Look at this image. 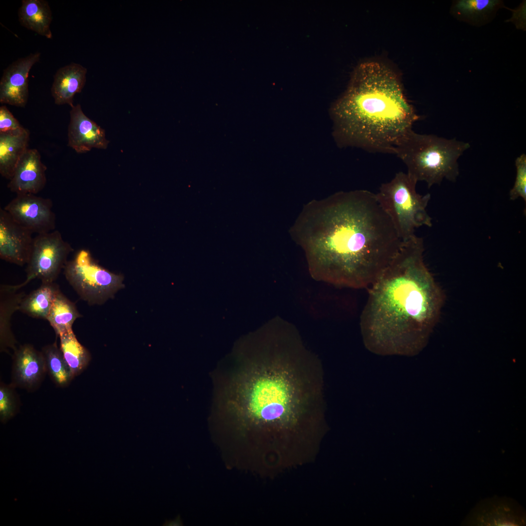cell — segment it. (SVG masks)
I'll return each mask as SVG.
<instances>
[{
    "mask_svg": "<svg viewBox=\"0 0 526 526\" xmlns=\"http://www.w3.org/2000/svg\"><path fill=\"white\" fill-rule=\"evenodd\" d=\"M516 176L514 185L509 192L510 199L514 200L519 197L526 202V155L522 154L515 160Z\"/></svg>",
    "mask_w": 526,
    "mask_h": 526,
    "instance_id": "obj_25",
    "label": "cell"
},
{
    "mask_svg": "<svg viewBox=\"0 0 526 526\" xmlns=\"http://www.w3.org/2000/svg\"><path fill=\"white\" fill-rule=\"evenodd\" d=\"M292 233L313 278L355 289L367 288L402 242L376 193L363 189L310 203Z\"/></svg>",
    "mask_w": 526,
    "mask_h": 526,
    "instance_id": "obj_1",
    "label": "cell"
},
{
    "mask_svg": "<svg viewBox=\"0 0 526 526\" xmlns=\"http://www.w3.org/2000/svg\"><path fill=\"white\" fill-rule=\"evenodd\" d=\"M3 208L17 223L33 233H48L56 228V215L49 198L33 194H17Z\"/></svg>",
    "mask_w": 526,
    "mask_h": 526,
    "instance_id": "obj_9",
    "label": "cell"
},
{
    "mask_svg": "<svg viewBox=\"0 0 526 526\" xmlns=\"http://www.w3.org/2000/svg\"><path fill=\"white\" fill-rule=\"evenodd\" d=\"M46 166L36 149H28L7 184L9 189L16 194H37L46 184Z\"/></svg>",
    "mask_w": 526,
    "mask_h": 526,
    "instance_id": "obj_13",
    "label": "cell"
},
{
    "mask_svg": "<svg viewBox=\"0 0 526 526\" xmlns=\"http://www.w3.org/2000/svg\"><path fill=\"white\" fill-rule=\"evenodd\" d=\"M75 304L60 291L54 300L46 320L54 329L57 336L72 329L75 321L82 317Z\"/></svg>",
    "mask_w": 526,
    "mask_h": 526,
    "instance_id": "obj_21",
    "label": "cell"
},
{
    "mask_svg": "<svg viewBox=\"0 0 526 526\" xmlns=\"http://www.w3.org/2000/svg\"><path fill=\"white\" fill-rule=\"evenodd\" d=\"M417 183L407 173L399 172L391 180L382 184L376 193L402 241L414 235L416 228L432 225V218L427 211L431 195L417 193Z\"/></svg>",
    "mask_w": 526,
    "mask_h": 526,
    "instance_id": "obj_5",
    "label": "cell"
},
{
    "mask_svg": "<svg viewBox=\"0 0 526 526\" xmlns=\"http://www.w3.org/2000/svg\"><path fill=\"white\" fill-rule=\"evenodd\" d=\"M40 53H31L10 64L0 81V103L24 108L27 103L28 75L33 65L40 59Z\"/></svg>",
    "mask_w": 526,
    "mask_h": 526,
    "instance_id": "obj_11",
    "label": "cell"
},
{
    "mask_svg": "<svg viewBox=\"0 0 526 526\" xmlns=\"http://www.w3.org/2000/svg\"><path fill=\"white\" fill-rule=\"evenodd\" d=\"M60 290L56 283H41L37 289L26 295L19 311L33 318L47 319L54 300Z\"/></svg>",
    "mask_w": 526,
    "mask_h": 526,
    "instance_id": "obj_20",
    "label": "cell"
},
{
    "mask_svg": "<svg viewBox=\"0 0 526 526\" xmlns=\"http://www.w3.org/2000/svg\"><path fill=\"white\" fill-rule=\"evenodd\" d=\"M503 6L498 0H457L452 2L450 12L457 19L478 26L490 21Z\"/></svg>",
    "mask_w": 526,
    "mask_h": 526,
    "instance_id": "obj_18",
    "label": "cell"
},
{
    "mask_svg": "<svg viewBox=\"0 0 526 526\" xmlns=\"http://www.w3.org/2000/svg\"><path fill=\"white\" fill-rule=\"evenodd\" d=\"M73 251L74 248L63 239L58 230L38 234L34 238L32 251L26 264V278L17 286L21 289L35 279L40 280L41 283L54 282Z\"/></svg>",
    "mask_w": 526,
    "mask_h": 526,
    "instance_id": "obj_8",
    "label": "cell"
},
{
    "mask_svg": "<svg viewBox=\"0 0 526 526\" xmlns=\"http://www.w3.org/2000/svg\"><path fill=\"white\" fill-rule=\"evenodd\" d=\"M19 20L26 28L47 38H52V12L44 0H22L18 11Z\"/></svg>",
    "mask_w": 526,
    "mask_h": 526,
    "instance_id": "obj_19",
    "label": "cell"
},
{
    "mask_svg": "<svg viewBox=\"0 0 526 526\" xmlns=\"http://www.w3.org/2000/svg\"><path fill=\"white\" fill-rule=\"evenodd\" d=\"M424 251L422 238L414 235L402 241L367 288L360 327L371 352L412 356L427 344L439 319L445 296L425 263Z\"/></svg>",
    "mask_w": 526,
    "mask_h": 526,
    "instance_id": "obj_2",
    "label": "cell"
},
{
    "mask_svg": "<svg viewBox=\"0 0 526 526\" xmlns=\"http://www.w3.org/2000/svg\"><path fill=\"white\" fill-rule=\"evenodd\" d=\"M525 7L526 5L525 4L519 6L517 10H513L518 15V18L513 21L518 28L524 29L526 28Z\"/></svg>",
    "mask_w": 526,
    "mask_h": 526,
    "instance_id": "obj_27",
    "label": "cell"
},
{
    "mask_svg": "<svg viewBox=\"0 0 526 526\" xmlns=\"http://www.w3.org/2000/svg\"><path fill=\"white\" fill-rule=\"evenodd\" d=\"M87 69L72 62L59 68L54 76L51 94L56 105H69L72 107L75 95L80 93L86 81Z\"/></svg>",
    "mask_w": 526,
    "mask_h": 526,
    "instance_id": "obj_15",
    "label": "cell"
},
{
    "mask_svg": "<svg viewBox=\"0 0 526 526\" xmlns=\"http://www.w3.org/2000/svg\"><path fill=\"white\" fill-rule=\"evenodd\" d=\"M47 372L41 351L25 344L14 350L12 385L27 390L38 386Z\"/></svg>",
    "mask_w": 526,
    "mask_h": 526,
    "instance_id": "obj_14",
    "label": "cell"
},
{
    "mask_svg": "<svg viewBox=\"0 0 526 526\" xmlns=\"http://www.w3.org/2000/svg\"><path fill=\"white\" fill-rule=\"evenodd\" d=\"M7 107H0V133L10 132L23 128Z\"/></svg>",
    "mask_w": 526,
    "mask_h": 526,
    "instance_id": "obj_26",
    "label": "cell"
},
{
    "mask_svg": "<svg viewBox=\"0 0 526 526\" xmlns=\"http://www.w3.org/2000/svg\"><path fill=\"white\" fill-rule=\"evenodd\" d=\"M33 233L0 208V258L19 266L26 264L32 251Z\"/></svg>",
    "mask_w": 526,
    "mask_h": 526,
    "instance_id": "obj_10",
    "label": "cell"
},
{
    "mask_svg": "<svg viewBox=\"0 0 526 526\" xmlns=\"http://www.w3.org/2000/svg\"><path fill=\"white\" fill-rule=\"evenodd\" d=\"M12 385L3 383L0 386V418L2 422H6L16 414L18 400Z\"/></svg>",
    "mask_w": 526,
    "mask_h": 526,
    "instance_id": "obj_24",
    "label": "cell"
},
{
    "mask_svg": "<svg viewBox=\"0 0 526 526\" xmlns=\"http://www.w3.org/2000/svg\"><path fill=\"white\" fill-rule=\"evenodd\" d=\"M273 370L252 377L244 386L242 402L244 415L261 424H285L293 420L291 395L284 379Z\"/></svg>",
    "mask_w": 526,
    "mask_h": 526,
    "instance_id": "obj_6",
    "label": "cell"
},
{
    "mask_svg": "<svg viewBox=\"0 0 526 526\" xmlns=\"http://www.w3.org/2000/svg\"><path fill=\"white\" fill-rule=\"evenodd\" d=\"M16 285L1 284L0 287V350L10 348L16 349V340L11 330L13 314L19 310L21 301L26 295Z\"/></svg>",
    "mask_w": 526,
    "mask_h": 526,
    "instance_id": "obj_17",
    "label": "cell"
},
{
    "mask_svg": "<svg viewBox=\"0 0 526 526\" xmlns=\"http://www.w3.org/2000/svg\"><path fill=\"white\" fill-rule=\"evenodd\" d=\"M63 273L80 298L90 305L104 304L124 287L122 276L101 266L86 249L67 261Z\"/></svg>",
    "mask_w": 526,
    "mask_h": 526,
    "instance_id": "obj_7",
    "label": "cell"
},
{
    "mask_svg": "<svg viewBox=\"0 0 526 526\" xmlns=\"http://www.w3.org/2000/svg\"><path fill=\"white\" fill-rule=\"evenodd\" d=\"M334 136L340 146L394 154L419 119L396 74L383 63L358 65L331 108Z\"/></svg>",
    "mask_w": 526,
    "mask_h": 526,
    "instance_id": "obj_3",
    "label": "cell"
},
{
    "mask_svg": "<svg viewBox=\"0 0 526 526\" xmlns=\"http://www.w3.org/2000/svg\"><path fill=\"white\" fill-rule=\"evenodd\" d=\"M59 337L60 349L74 378L81 373L88 366L91 360L90 354L78 342L72 329L62 333Z\"/></svg>",
    "mask_w": 526,
    "mask_h": 526,
    "instance_id": "obj_22",
    "label": "cell"
},
{
    "mask_svg": "<svg viewBox=\"0 0 526 526\" xmlns=\"http://www.w3.org/2000/svg\"><path fill=\"white\" fill-rule=\"evenodd\" d=\"M41 351L44 357L46 371L53 382L58 387L67 386L73 377L56 342L45 346Z\"/></svg>",
    "mask_w": 526,
    "mask_h": 526,
    "instance_id": "obj_23",
    "label": "cell"
},
{
    "mask_svg": "<svg viewBox=\"0 0 526 526\" xmlns=\"http://www.w3.org/2000/svg\"><path fill=\"white\" fill-rule=\"evenodd\" d=\"M470 147L468 143L431 134L410 132L395 149L394 154L407 168V173L431 188L444 179L455 182L459 175L457 160Z\"/></svg>",
    "mask_w": 526,
    "mask_h": 526,
    "instance_id": "obj_4",
    "label": "cell"
},
{
    "mask_svg": "<svg viewBox=\"0 0 526 526\" xmlns=\"http://www.w3.org/2000/svg\"><path fill=\"white\" fill-rule=\"evenodd\" d=\"M68 128V146L78 153L92 149H106L109 143L105 130L83 113L81 105L71 107Z\"/></svg>",
    "mask_w": 526,
    "mask_h": 526,
    "instance_id": "obj_12",
    "label": "cell"
},
{
    "mask_svg": "<svg viewBox=\"0 0 526 526\" xmlns=\"http://www.w3.org/2000/svg\"><path fill=\"white\" fill-rule=\"evenodd\" d=\"M29 131L25 128L0 133V173L10 180L19 161L28 150Z\"/></svg>",
    "mask_w": 526,
    "mask_h": 526,
    "instance_id": "obj_16",
    "label": "cell"
}]
</instances>
